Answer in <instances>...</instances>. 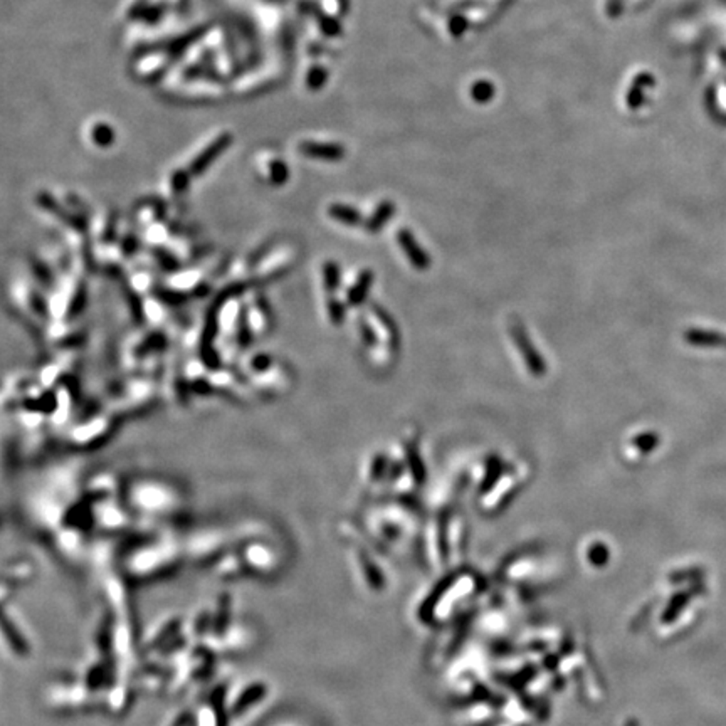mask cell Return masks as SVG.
<instances>
[{
    "mask_svg": "<svg viewBox=\"0 0 726 726\" xmlns=\"http://www.w3.org/2000/svg\"><path fill=\"white\" fill-rule=\"evenodd\" d=\"M0 627H2V631H4V632H6L7 639H9V641H11V644H12V647H16V649L18 651V653H26V646H24V642H22V639H21V636H18V634H17V631H16V629H14V627H12V624L7 621V617H6V616H4V614H2V612H0Z\"/></svg>",
    "mask_w": 726,
    "mask_h": 726,
    "instance_id": "cell-3",
    "label": "cell"
},
{
    "mask_svg": "<svg viewBox=\"0 0 726 726\" xmlns=\"http://www.w3.org/2000/svg\"><path fill=\"white\" fill-rule=\"evenodd\" d=\"M370 281H372L370 272H365V274H362V277L357 281V288L351 289L348 293L350 298L353 299V303H358L360 299L365 298V293H367V289L370 288Z\"/></svg>",
    "mask_w": 726,
    "mask_h": 726,
    "instance_id": "cell-4",
    "label": "cell"
},
{
    "mask_svg": "<svg viewBox=\"0 0 726 726\" xmlns=\"http://www.w3.org/2000/svg\"><path fill=\"white\" fill-rule=\"evenodd\" d=\"M399 240H400L402 249H405L409 261L412 262L415 267H419V269H424V267L429 266V257L425 256L422 249H420L419 246H415L414 240H412V237H410V235L400 234Z\"/></svg>",
    "mask_w": 726,
    "mask_h": 726,
    "instance_id": "cell-2",
    "label": "cell"
},
{
    "mask_svg": "<svg viewBox=\"0 0 726 726\" xmlns=\"http://www.w3.org/2000/svg\"><path fill=\"white\" fill-rule=\"evenodd\" d=\"M259 695H261V691H259V688H251V690H247L246 693H244L242 696L239 698V703L235 705V713H240L242 710H246L249 705L254 701H257Z\"/></svg>",
    "mask_w": 726,
    "mask_h": 726,
    "instance_id": "cell-5",
    "label": "cell"
},
{
    "mask_svg": "<svg viewBox=\"0 0 726 726\" xmlns=\"http://www.w3.org/2000/svg\"><path fill=\"white\" fill-rule=\"evenodd\" d=\"M511 336L518 346V351H520L521 357L525 358L526 365H528L530 372L533 373V375H542V373L545 372V363H543L542 357H540V355L535 351L533 345H531V341L528 340L526 331L520 325H513Z\"/></svg>",
    "mask_w": 726,
    "mask_h": 726,
    "instance_id": "cell-1",
    "label": "cell"
}]
</instances>
